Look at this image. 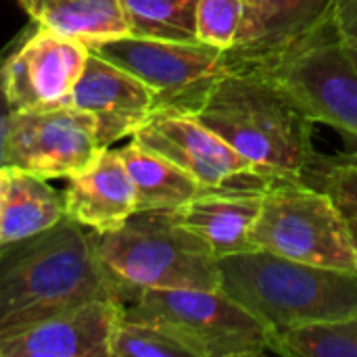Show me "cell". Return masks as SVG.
I'll return each instance as SVG.
<instances>
[{"label": "cell", "instance_id": "cell-20", "mask_svg": "<svg viewBox=\"0 0 357 357\" xmlns=\"http://www.w3.org/2000/svg\"><path fill=\"white\" fill-rule=\"evenodd\" d=\"M130 36L197 42L199 0H119Z\"/></svg>", "mask_w": 357, "mask_h": 357}, {"label": "cell", "instance_id": "cell-2", "mask_svg": "<svg viewBox=\"0 0 357 357\" xmlns=\"http://www.w3.org/2000/svg\"><path fill=\"white\" fill-rule=\"evenodd\" d=\"M195 117L238 155L282 180L312 182L322 159L314 151V123L253 69H228Z\"/></svg>", "mask_w": 357, "mask_h": 357}, {"label": "cell", "instance_id": "cell-23", "mask_svg": "<svg viewBox=\"0 0 357 357\" xmlns=\"http://www.w3.org/2000/svg\"><path fill=\"white\" fill-rule=\"evenodd\" d=\"M243 15V0H199L197 40L222 50H230L236 42Z\"/></svg>", "mask_w": 357, "mask_h": 357}, {"label": "cell", "instance_id": "cell-14", "mask_svg": "<svg viewBox=\"0 0 357 357\" xmlns=\"http://www.w3.org/2000/svg\"><path fill=\"white\" fill-rule=\"evenodd\" d=\"M236 42L226 50L228 69L264 65L331 15L335 0H243Z\"/></svg>", "mask_w": 357, "mask_h": 357}, {"label": "cell", "instance_id": "cell-13", "mask_svg": "<svg viewBox=\"0 0 357 357\" xmlns=\"http://www.w3.org/2000/svg\"><path fill=\"white\" fill-rule=\"evenodd\" d=\"M69 105L92 115L100 149L132 138L155 113V96L149 86L92 50Z\"/></svg>", "mask_w": 357, "mask_h": 357}, {"label": "cell", "instance_id": "cell-12", "mask_svg": "<svg viewBox=\"0 0 357 357\" xmlns=\"http://www.w3.org/2000/svg\"><path fill=\"white\" fill-rule=\"evenodd\" d=\"M123 316L117 299H94L0 337V357H111L113 331Z\"/></svg>", "mask_w": 357, "mask_h": 357}, {"label": "cell", "instance_id": "cell-3", "mask_svg": "<svg viewBox=\"0 0 357 357\" xmlns=\"http://www.w3.org/2000/svg\"><path fill=\"white\" fill-rule=\"evenodd\" d=\"M220 289L272 335L339 322L357 312V270L320 268L261 249L218 259Z\"/></svg>", "mask_w": 357, "mask_h": 357}, {"label": "cell", "instance_id": "cell-10", "mask_svg": "<svg viewBox=\"0 0 357 357\" xmlns=\"http://www.w3.org/2000/svg\"><path fill=\"white\" fill-rule=\"evenodd\" d=\"M90 48L50 29L27 25L15 36L2 75L13 111L69 107Z\"/></svg>", "mask_w": 357, "mask_h": 357}, {"label": "cell", "instance_id": "cell-7", "mask_svg": "<svg viewBox=\"0 0 357 357\" xmlns=\"http://www.w3.org/2000/svg\"><path fill=\"white\" fill-rule=\"evenodd\" d=\"M249 69L280 88L312 123L331 126L357 142V67L333 10L278 56Z\"/></svg>", "mask_w": 357, "mask_h": 357}, {"label": "cell", "instance_id": "cell-25", "mask_svg": "<svg viewBox=\"0 0 357 357\" xmlns=\"http://www.w3.org/2000/svg\"><path fill=\"white\" fill-rule=\"evenodd\" d=\"M333 17L339 36L357 67V0H335Z\"/></svg>", "mask_w": 357, "mask_h": 357}, {"label": "cell", "instance_id": "cell-26", "mask_svg": "<svg viewBox=\"0 0 357 357\" xmlns=\"http://www.w3.org/2000/svg\"><path fill=\"white\" fill-rule=\"evenodd\" d=\"M13 42H15V38L0 50V167H8L6 165V140H8L10 121H13V113H15L8 102V96L4 90V75H2V69H4L6 56L13 48Z\"/></svg>", "mask_w": 357, "mask_h": 357}, {"label": "cell", "instance_id": "cell-19", "mask_svg": "<svg viewBox=\"0 0 357 357\" xmlns=\"http://www.w3.org/2000/svg\"><path fill=\"white\" fill-rule=\"evenodd\" d=\"M63 218H67L65 199L48 186V180L10 167L0 245L40 234Z\"/></svg>", "mask_w": 357, "mask_h": 357}, {"label": "cell", "instance_id": "cell-17", "mask_svg": "<svg viewBox=\"0 0 357 357\" xmlns=\"http://www.w3.org/2000/svg\"><path fill=\"white\" fill-rule=\"evenodd\" d=\"M38 27L77 40L88 48L130 36L119 0H19Z\"/></svg>", "mask_w": 357, "mask_h": 357}, {"label": "cell", "instance_id": "cell-21", "mask_svg": "<svg viewBox=\"0 0 357 357\" xmlns=\"http://www.w3.org/2000/svg\"><path fill=\"white\" fill-rule=\"evenodd\" d=\"M270 354L284 357H357V312L331 324L272 335Z\"/></svg>", "mask_w": 357, "mask_h": 357}, {"label": "cell", "instance_id": "cell-8", "mask_svg": "<svg viewBox=\"0 0 357 357\" xmlns=\"http://www.w3.org/2000/svg\"><path fill=\"white\" fill-rule=\"evenodd\" d=\"M92 52L136 75L155 96L157 111L195 115L228 71L226 50L205 42L123 36L90 46Z\"/></svg>", "mask_w": 357, "mask_h": 357}, {"label": "cell", "instance_id": "cell-5", "mask_svg": "<svg viewBox=\"0 0 357 357\" xmlns=\"http://www.w3.org/2000/svg\"><path fill=\"white\" fill-rule=\"evenodd\" d=\"M123 316L161 328L192 357H257L272 345V331L222 289L134 291Z\"/></svg>", "mask_w": 357, "mask_h": 357}, {"label": "cell", "instance_id": "cell-4", "mask_svg": "<svg viewBox=\"0 0 357 357\" xmlns=\"http://www.w3.org/2000/svg\"><path fill=\"white\" fill-rule=\"evenodd\" d=\"M92 238L123 305L142 289H220L215 253L178 220L176 209L136 211L111 232L92 230Z\"/></svg>", "mask_w": 357, "mask_h": 357}, {"label": "cell", "instance_id": "cell-28", "mask_svg": "<svg viewBox=\"0 0 357 357\" xmlns=\"http://www.w3.org/2000/svg\"><path fill=\"white\" fill-rule=\"evenodd\" d=\"M351 224V234H354V243H356V249H357V224L356 222H349Z\"/></svg>", "mask_w": 357, "mask_h": 357}, {"label": "cell", "instance_id": "cell-22", "mask_svg": "<svg viewBox=\"0 0 357 357\" xmlns=\"http://www.w3.org/2000/svg\"><path fill=\"white\" fill-rule=\"evenodd\" d=\"M111 357H192L161 328L121 316L109 345Z\"/></svg>", "mask_w": 357, "mask_h": 357}, {"label": "cell", "instance_id": "cell-18", "mask_svg": "<svg viewBox=\"0 0 357 357\" xmlns=\"http://www.w3.org/2000/svg\"><path fill=\"white\" fill-rule=\"evenodd\" d=\"M119 155L136 188V211L178 209L203 188L167 157L130 140Z\"/></svg>", "mask_w": 357, "mask_h": 357}, {"label": "cell", "instance_id": "cell-1", "mask_svg": "<svg viewBox=\"0 0 357 357\" xmlns=\"http://www.w3.org/2000/svg\"><path fill=\"white\" fill-rule=\"evenodd\" d=\"M94 299L121 301V291L90 228L63 218L40 234L0 245V337Z\"/></svg>", "mask_w": 357, "mask_h": 357}, {"label": "cell", "instance_id": "cell-24", "mask_svg": "<svg viewBox=\"0 0 357 357\" xmlns=\"http://www.w3.org/2000/svg\"><path fill=\"white\" fill-rule=\"evenodd\" d=\"M310 184L324 188L335 199L343 215L349 222L357 224V161H347V163L322 161Z\"/></svg>", "mask_w": 357, "mask_h": 357}, {"label": "cell", "instance_id": "cell-9", "mask_svg": "<svg viewBox=\"0 0 357 357\" xmlns=\"http://www.w3.org/2000/svg\"><path fill=\"white\" fill-rule=\"evenodd\" d=\"M132 140L174 161L203 190L266 192L284 182L238 155L190 113L157 111Z\"/></svg>", "mask_w": 357, "mask_h": 357}, {"label": "cell", "instance_id": "cell-15", "mask_svg": "<svg viewBox=\"0 0 357 357\" xmlns=\"http://www.w3.org/2000/svg\"><path fill=\"white\" fill-rule=\"evenodd\" d=\"M63 199L65 215L94 232H111L136 213V188L119 149L100 151L71 176Z\"/></svg>", "mask_w": 357, "mask_h": 357}, {"label": "cell", "instance_id": "cell-11", "mask_svg": "<svg viewBox=\"0 0 357 357\" xmlns=\"http://www.w3.org/2000/svg\"><path fill=\"white\" fill-rule=\"evenodd\" d=\"M105 151L92 115L75 107L13 113L6 165L44 180L71 178Z\"/></svg>", "mask_w": 357, "mask_h": 357}, {"label": "cell", "instance_id": "cell-27", "mask_svg": "<svg viewBox=\"0 0 357 357\" xmlns=\"http://www.w3.org/2000/svg\"><path fill=\"white\" fill-rule=\"evenodd\" d=\"M10 180V167H0V228H2V213H4V201Z\"/></svg>", "mask_w": 357, "mask_h": 357}, {"label": "cell", "instance_id": "cell-6", "mask_svg": "<svg viewBox=\"0 0 357 357\" xmlns=\"http://www.w3.org/2000/svg\"><path fill=\"white\" fill-rule=\"evenodd\" d=\"M249 241L253 249L293 261L357 270L349 220L324 188L303 180H284L264 192Z\"/></svg>", "mask_w": 357, "mask_h": 357}, {"label": "cell", "instance_id": "cell-16", "mask_svg": "<svg viewBox=\"0 0 357 357\" xmlns=\"http://www.w3.org/2000/svg\"><path fill=\"white\" fill-rule=\"evenodd\" d=\"M261 199L264 192L201 190L186 205L178 207L176 215L220 259L253 251L249 232L259 215Z\"/></svg>", "mask_w": 357, "mask_h": 357}]
</instances>
